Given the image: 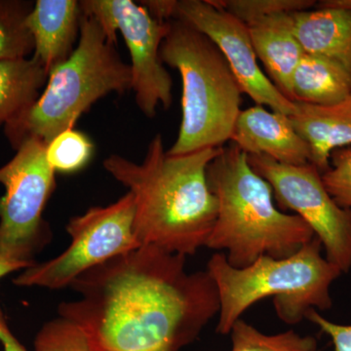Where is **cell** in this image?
Listing matches in <instances>:
<instances>
[{"label": "cell", "mask_w": 351, "mask_h": 351, "mask_svg": "<svg viewBox=\"0 0 351 351\" xmlns=\"http://www.w3.org/2000/svg\"><path fill=\"white\" fill-rule=\"evenodd\" d=\"M186 260L140 247L77 277L69 288L80 299L58 313L82 325L100 351H181L219 311L213 278L186 271Z\"/></svg>", "instance_id": "obj_1"}, {"label": "cell", "mask_w": 351, "mask_h": 351, "mask_svg": "<svg viewBox=\"0 0 351 351\" xmlns=\"http://www.w3.org/2000/svg\"><path fill=\"white\" fill-rule=\"evenodd\" d=\"M221 149L171 156L156 134L142 163L119 154L105 159V169L133 196L134 232L141 247L184 257L206 247L218 215L207 169Z\"/></svg>", "instance_id": "obj_2"}, {"label": "cell", "mask_w": 351, "mask_h": 351, "mask_svg": "<svg viewBox=\"0 0 351 351\" xmlns=\"http://www.w3.org/2000/svg\"><path fill=\"white\" fill-rule=\"evenodd\" d=\"M207 180L218 201V215L206 247L226 251L235 269L261 257H290L315 237L301 217L276 206L271 186L237 145L221 147L208 166Z\"/></svg>", "instance_id": "obj_3"}, {"label": "cell", "mask_w": 351, "mask_h": 351, "mask_svg": "<svg viewBox=\"0 0 351 351\" xmlns=\"http://www.w3.org/2000/svg\"><path fill=\"white\" fill-rule=\"evenodd\" d=\"M322 250L320 240L314 237L290 257H261L243 269L232 267L225 254H215L206 270L219 293L216 332L230 334L245 311L265 298H274L279 319L289 325L301 322L311 309H331V286L341 271Z\"/></svg>", "instance_id": "obj_4"}, {"label": "cell", "mask_w": 351, "mask_h": 351, "mask_svg": "<svg viewBox=\"0 0 351 351\" xmlns=\"http://www.w3.org/2000/svg\"><path fill=\"white\" fill-rule=\"evenodd\" d=\"M130 64L124 63L98 21L82 12L80 36L73 54L50 71L31 108L4 126L13 149L29 138L45 145L73 129L83 113L108 94L131 90Z\"/></svg>", "instance_id": "obj_5"}, {"label": "cell", "mask_w": 351, "mask_h": 351, "mask_svg": "<svg viewBox=\"0 0 351 351\" xmlns=\"http://www.w3.org/2000/svg\"><path fill=\"white\" fill-rule=\"evenodd\" d=\"M169 24L160 58L179 71L182 94L179 134L167 152L182 156L225 147L241 112V87L211 39L184 21Z\"/></svg>", "instance_id": "obj_6"}, {"label": "cell", "mask_w": 351, "mask_h": 351, "mask_svg": "<svg viewBox=\"0 0 351 351\" xmlns=\"http://www.w3.org/2000/svg\"><path fill=\"white\" fill-rule=\"evenodd\" d=\"M16 151L0 168V184L5 188L0 197V258L31 267L34 256L52 239L43 216L56 188V172L43 140L29 138Z\"/></svg>", "instance_id": "obj_7"}, {"label": "cell", "mask_w": 351, "mask_h": 351, "mask_svg": "<svg viewBox=\"0 0 351 351\" xmlns=\"http://www.w3.org/2000/svg\"><path fill=\"white\" fill-rule=\"evenodd\" d=\"M135 205L127 193L108 206L92 207L66 225L71 242L61 255L25 269L14 280L18 286L60 290L77 277L112 258L140 248L134 232Z\"/></svg>", "instance_id": "obj_8"}, {"label": "cell", "mask_w": 351, "mask_h": 351, "mask_svg": "<svg viewBox=\"0 0 351 351\" xmlns=\"http://www.w3.org/2000/svg\"><path fill=\"white\" fill-rule=\"evenodd\" d=\"M82 12L98 21L108 40L123 36L131 57V90L141 112L154 117L157 108H169L173 80L160 58V48L169 32V22L154 19L142 3L132 0H82Z\"/></svg>", "instance_id": "obj_9"}, {"label": "cell", "mask_w": 351, "mask_h": 351, "mask_svg": "<svg viewBox=\"0 0 351 351\" xmlns=\"http://www.w3.org/2000/svg\"><path fill=\"white\" fill-rule=\"evenodd\" d=\"M249 164L271 186L279 209L291 210L320 240L325 258L341 274L351 269V212L332 199L313 164L288 165L263 156H248Z\"/></svg>", "instance_id": "obj_10"}, {"label": "cell", "mask_w": 351, "mask_h": 351, "mask_svg": "<svg viewBox=\"0 0 351 351\" xmlns=\"http://www.w3.org/2000/svg\"><path fill=\"white\" fill-rule=\"evenodd\" d=\"M174 19L188 23L213 41L242 92L256 105L288 117L294 114L295 101L284 96L258 66L248 27L244 23L211 0H176Z\"/></svg>", "instance_id": "obj_11"}, {"label": "cell", "mask_w": 351, "mask_h": 351, "mask_svg": "<svg viewBox=\"0 0 351 351\" xmlns=\"http://www.w3.org/2000/svg\"><path fill=\"white\" fill-rule=\"evenodd\" d=\"M230 142L248 156H263L288 165L311 163V152L290 117L263 106L241 110Z\"/></svg>", "instance_id": "obj_12"}, {"label": "cell", "mask_w": 351, "mask_h": 351, "mask_svg": "<svg viewBox=\"0 0 351 351\" xmlns=\"http://www.w3.org/2000/svg\"><path fill=\"white\" fill-rule=\"evenodd\" d=\"M82 9L76 0H38L27 19L34 38L32 57L50 71L71 57L80 36Z\"/></svg>", "instance_id": "obj_13"}, {"label": "cell", "mask_w": 351, "mask_h": 351, "mask_svg": "<svg viewBox=\"0 0 351 351\" xmlns=\"http://www.w3.org/2000/svg\"><path fill=\"white\" fill-rule=\"evenodd\" d=\"M292 15L276 14L247 25L256 56L269 80L289 100L293 73L304 55L295 36Z\"/></svg>", "instance_id": "obj_14"}, {"label": "cell", "mask_w": 351, "mask_h": 351, "mask_svg": "<svg viewBox=\"0 0 351 351\" xmlns=\"http://www.w3.org/2000/svg\"><path fill=\"white\" fill-rule=\"evenodd\" d=\"M295 103L297 110L289 117L311 149V164L322 174L329 169L332 152L351 147V97L332 106Z\"/></svg>", "instance_id": "obj_15"}, {"label": "cell", "mask_w": 351, "mask_h": 351, "mask_svg": "<svg viewBox=\"0 0 351 351\" xmlns=\"http://www.w3.org/2000/svg\"><path fill=\"white\" fill-rule=\"evenodd\" d=\"M294 32L304 54L326 58L351 73V10L319 7L292 15Z\"/></svg>", "instance_id": "obj_16"}, {"label": "cell", "mask_w": 351, "mask_h": 351, "mask_svg": "<svg viewBox=\"0 0 351 351\" xmlns=\"http://www.w3.org/2000/svg\"><path fill=\"white\" fill-rule=\"evenodd\" d=\"M351 97V73L326 58L304 54L291 80L290 100L332 106Z\"/></svg>", "instance_id": "obj_17"}, {"label": "cell", "mask_w": 351, "mask_h": 351, "mask_svg": "<svg viewBox=\"0 0 351 351\" xmlns=\"http://www.w3.org/2000/svg\"><path fill=\"white\" fill-rule=\"evenodd\" d=\"M47 80V71L34 57L0 61V126L31 108Z\"/></svg>", "instance_id": "obj_18"}, {"label": "cell", "mask_w": 351, "mask_h": 351, "mask_svg": "<svg viewBox=\"0 0 351 351\" xmlns=\"http://www.w3.org/2000/svg\"><path fill=\"white\" fill-rule=\"evenodd\" d=\"M32 7V1L0 0V61L34 54V38L27 25Z\"/></svg>", "instance_id": "obj_19"}, {"label": "cell", "mask_w": 351, "mask_h": 351, "mask_svg": "<svg viewBox=\"0 0 351 351\" xmlns=\"http://www.w3.org/2000/svg\"><path fill=\"white\" fill-rule=\"evenodd\" d=\"M230 334L232 351H317V341L313 337H302L293 330L263 334L242 318L234 323Z\"/></svg>", "instance_id": "obj_20"}, {"label": "cell", "mask_w": 351, "mask_h": 351, "mask_svg": "<svg viewBox=\"0 0 351 351\" xmlns=\"http://www.w3.org/2000/svg\"><path fill=\"white\" fill-rule=\"evenodd\" d=\"M36 351H100L80 323L59 316L44 324L34 339Z\"/></svg>", "instance_id": "obj_21"}, {"label": "cell", "mask_w": 351, "mask_h": 351, "mask_svg": "<svg viewBox=\"0 0 351 351\" xmlns=\"http://www.w3.org/2000/svg\"><path fill=\"white\" fill-rule=\"evenodd\" d=\"M93 154V143L75 129L63 132L46 145V158L55 172H77L89 163Z\"/></svg>", "instance_id": "obj_22"}, {"label": "cell", "mask_w": 351, "mask_h": 351, "mask_svg": "<svg viewBox=\"0 0 351 351\" xmlns=\"http://www.w3.org/2000/svg\"><path fill=\"white\" fill-rule=\"evenodd\" d=\"M217 6L248 25L267 16L294 14L315 5L313 0H211Z\"/></svg>", "instance_id": "obj_23"}, {"label": "cell", "mask_w": 351, "mask_h": 351, "mask_svg": "<svg viewBox=\"0 0 351 351\" xmlns=\"http://www.w3.org/2000/svg\"><path fill=\"white\" fill-rule=\"evenodd\" d=\"M321 178L337 204L351 212V147L332 152L329 169Z\"/></svg>", "instance_id": "obj_24"}, {"label": "cell", "mask_w": 351, "mask_h": 351, "mask_svg": "<svg viewBox=\"0 0 351 351\" xmlns=\"http://www.w3.org/2000/svg\"><path fill=\"white\" fill-rule=\"evenodd\" d=\"M306 318L331 339L334 351H351V324L332 322L321 315L315 309L309 311Z\"/></svg>", "instance_id": "obj_25"}, {"label": "cell", "mask_w": 351, "mask_h": 351, "mask_svg": "<svg viewBox=\"0 0 351 351\" xmlns=\"http://www.w3.org/2000/svg\"><path fill=\"white\" fill-rule=\"evenodd\" d=\"M149 14L160 22H169L174 19L176 0H149L141 1Z\"/></svg>", "instance_id": "obj_26"}, {"label": "cell", "mask_w": 351, "mask_h": 351, "mask_svg": "<svg viewBox=\"0 0 351 351\" xmlns=\"http://www.w3.org/2000/svg\"><path fill=\"white\" fill-rule=\"evenodd\" d=\"M0 341L3 346L4 351H27L9 329L1 309H0Z\"/></svg>", "instance_id": "obj_27"}, {"label": "cell", "mask_w": 351, "mask_h": 351, "mask_svg": "<svg viewBox=\"0 0 351 351\" xmlns=\"http://www.w3.org/2000/svg\"><path fill=\"white\" fill-rule=\"evenodd\" d=\"M27 267H29L23 263L9 262V261L0 258V279L16 270L25 269Z\"/></svg>", "instance_id": "obj_28"}, {"label": "cell", "mask_w": 351, "mask_h": 351, "mask_svg": "<svg viewBox=\"0 0 351 351\" xmlns=\"http://www.w3.org/2000/svg\"><path fill=\"white\" fill-rule=\"evenodd\" d=\"M319 7H341L351 10V0H324L318 4Z\"/></svg>", "instance_id": "obj_29"}]
</instances>
